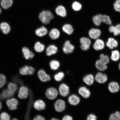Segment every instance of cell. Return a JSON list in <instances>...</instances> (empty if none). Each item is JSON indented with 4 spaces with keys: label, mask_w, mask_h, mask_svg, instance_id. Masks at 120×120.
Wrapping results in <instances>:
<instances>
[{
    "label": "cell",
    "mask_w": 120,
    "mask_h": 120,
    "mask_svg": "<svg viewBox=\"0 0 120 120\" xmlns=\"http://www.w3.org/2000/svg\"><path fill=\"white\" fill-rule=\"evenodd\" d=\"M54 16L51 12L49 10H43L40 13L39 18L41 22L45 24H48L53 19Z\"/></svg>",
    "instance_id": "obj_1"
},
{
    "label": "cell",
    "mask_w": 120,
    "mask_h": 120,
    "mask_svg": "<svg viewBox=\"0 0 120 120\" xmlns=\"http://www.w3.org/2000/svg\"><path fill=\"white\" fill-rule=\"evenodd\" d=\"M58 92L56 88L50 87L46 90L45 95L49 99L52 100L55 99L58 97Z\"/></svg>",
    "instance_id": "obj_2"
},
{
    "label": "cell",
    "mask_w": 120,
    "mask_h": 120,
    "mask_svg": "<svg viewBox=\"0 0 120 120\" xmlns=\"http://www.w3.org/2000/svg\"><path fill=\"white\" fill-rule=\"evenodd\" d=\"M54 106L55 110L58 112H62L65 110L66 103L63 100L58 99L55 101Z\"/></svg>",
    "instance_id": "obj_3"
},
{
    "label": "cell",
    "mask_w": 120,
    "mask_h": 120,
    "mask_svg": "<svg viewBox=\"0 0 120 120\" xmlns=\"http://www.w3.org/2000/svg\"><path fill=\"white\" fill-rule=\"evenodd\" d=\"M81 43L80 48L82 50L87 51L90 48L91 43L89 38L83 37L81 38L80 40Z\"/></svg>",
    "instance_id": "obj_4"
},
{
    "label": "cell",
    "mask_w": 120,
    "mask_h": 120,
    "mask_svg": "<svg viewBox=\"0 0 120 120\" xmlns=\"http://www.w3.org/2000/svg\"><path fill=\"white\" fill-rule=\"evenodd\" d=\"M35 69L30 66H25L19 70V73L22 75H32L35 72Z\"/></svg>",
    "instance_id": "obj_5"
},
{
    "label": "cell",
    "mask_w": 120,
    "mask_h": 120,
    "mask_svg": "<svg viewBox=\"0 0 120 120\" xmlns=\"http://www.w3.org/2000/svg\"><path fill=\"white\" fill-rule=\"evenodd\" d=\"M58 91L59 94L61 96L66 97L69 94L70 88L66 84L62 83L60 85Z\"/></svg>",
    "instance_id": "obj_6"
},
{
    "label": "cell",
    "mask_w": 120,
    "mask_h": 120,
    "mask_svg": "<svg viewBox=\"0 0 120 120\" xmlns=\"http://www.w3.org/2000/svg\"><path fill=\"white\" fill-rule=\"evenodd\" d=\"M6 104L10 110H14L17 109L19 102L16 98H11L7 100Z\"/></svg>",
    "instance_id": "obj_7"
},
{
    "label": "cell",
    "mask_w": 120,
    "mask_h": 120,
    "mask_svg": "<svg viewBox=\"0 0 120 120\" xmlns=\"http://www.w3.org/2000/svg\"><path fill=\"white\" fill-rule=\"evenodd\" d=\"M39 79L42 82H46L49 81L51 79L50 76L46 73L44 70H40L38 73Z\"/></svg>",
    "instance_id": "obj_8"
},
{
    "label": "cell",
    "mask_w": 120,
    "mask_h": 120,
    "mask_svg": "<svg viewBox=\"0 0 120 120\" xmlns=\"http://www.w3.org/2000/svg\"><path fill=\"white\" fill-rule=\"evenodd\" d=\"M74 46L71 44L69 40H67L64 43L63 48V50L64 53L66 54L70 53L74 50Z\"/></svg>",
    "instance_id": "obj_9"
},
{
    "label": "cell",
    "mask_w": 120,
    "mask_h": 120,
    "mask_svg": "<svg viewBox=\"0 0 120 120\" xmlns=\"http://www.w3.org/2000/svg\"><path fill=\"white\" fill-rule=\"evenodd\" d=\"M29 94V90L25 86H22L19 88L18 97L19 98L23 99L27 98Z\"/></svg>",
    "instance_id": "obj_10"
},
{
    "label": "cell",
    "mask_w": 120,
    "mask_h": 120,
    "mask_svg": "<svg viewBox=\"0 0 120 120\" xmlns=\"http://www.w3.org/2000/svg\"><path fill=\"white\" fill-rule=\"evenodd\" d=\"M14 94L8 88L4 89L0 94V99L2 100L8 99L12 97Z\"/></svg>",
    "instance_id": "obj_11"
},
{
    "label": "cell",
    "mask_w": 120,
    "mask_h": 120,
    "mask_svg": "<svg viewBox=\"0 0 120 120\" xmlns=\"http://www.w3.org/2000/svg\"><path fill=\"white\" fill-rule=\"evenodd\" d=\"M88 34L91 38L94 39H97L101 35V32L100 30L98 29L92 28L90 30Z\"/></svg>",
    "instance_id": "obj_12"
},
{
    "label": "cell",
    "mask_w": 120,
    "mask_h": 120,
    "mask_svg": "<svg viewBox=\"0 0 120 120\" xmlns=\"http://www.w3.org/2000/svg\"><path fill=\"white\" fill-rule=\"evenodd\" d=\"M34 108L38 111L44 110L46 107L45 103L44 101L41 100L36 101L34 103Z\"/></svg>",
    "instance_id": "obj_13"
},
{
    "label": "cell",
    "mask_w": 120,
    "mask_h": 120,
    "mask_svg": "<svg viewBox=\"0 0 120 120\" xmlns=\"http://www.w3.org/2000/svg\"><path fill=\"white\" fill-rule=\"evenodd\" d=\"M70 104L73 106H76L80 103V100L79 97L75 94L70 95L68 98Z\"/></svg>",
    "instance_id": "obj_14"
},
{
    "label": "cell",
    "mask_w": 120,
    "mask_h": 120,
    "mask_svg": "<svg viewBox=\"0 0 120 120\" xmlns=\"http://www.w3.org/2000/svg\"><path fill=\"white\" fill-rule=\"evenodd\" d=\"M79 94L84 98H88L90 95V92L89 90L85 86H82L79 88Z\"/></svg>",
    "instance_id": "obj_15"
},
{
    "label": "cell",
    "mask_w": 120,
    "mask_h": 120,
    "mask_svg": "<svg viewBox=\"0 0 120 120\" xmlns=\"http://www.w3.org/2000/svg\"><path fill=\"white\" fill-rule=\"evenodd\" d=\"M23 56L26 60H30L33 58L34 55L33 52L30 51L29 49L26 47H24L22 49Z\"/></svg>",
    "instance_id": "obj_16"
},
{
    "label": "cell",
    "mask_w": 120,
    "mask_h": 120,
    "mask_svg": "<svg viewBox=\"0 0 120 120\" xmlns=\"http://www.w3.org/2000/svg\"><path fill=\"white\" fill-rule=\"evenodd\" d=\"M58 50V48L54 45H50L48 46L46 51V55L47 56H50L55 54Z\"/></svg>",
    "instance_id": "obj_17"
},
{
    "label": "cell",
    "mask_w": 120,
    "mask_h": 120,
    "mask_svg": "<svg viewBox=\"0 0 120 120\" xmlns=\"http://www.w3.org/2000/svg\"><path fill=\"white\" fill-rule=\"evenodd\" d=\"M95 79L97 81L100 83H103L107 80V76L106 74L99 72L95 76Z\"/></svg>",
    "instance_id": "obj_18"
},
{
    "label": "cell",
    "mask_w": 120,
    "mask_h": 120,
    "mask_svg": "<svg viewBox=\"0 0 120 120\" xmlns=\"http://www.w3.org/2000/svg\"><path fill=\"white\" fill-rule=\"evenodd\" d=\"M105 46V43L102 40L97 39L94 43L93 48L95 50L98 51L104 49Z\"/></svg>",
    "instance_id": "obj_19"
},
{
    "label": "cell",
    "mask_w": 120,
    "mask_h": 120,
    "mask_svg": "<svg viewBox=\"0 0 120 120\" xmlns=\"http://www.w3.org/2000/svg\"><path fill=\"white\" fill-rule=\"evenodd\" d=\"M106 45L109 49H112L114 48L117 47L118 43V41L114 39L110 38L108 39L106 43Z\"/></svg>",
    "instance_id": "obj_20"
},
{
    "label": "cell",
    "mask_w": 120,
    "mask_h": 120,
    "mask_svg": "<svg viewBox=\"0 0 120 120\" xmlns=\"http://www.w3.org/2000/svg\"><path fill=\"white\" fill-rule=\"evenodd\" d=\"M109 89L111 92L113 93H116L119 90L120 86L117 82H112L109 84Z\"/></svg>",
    "instance_id": "obj_21"
},
{
    "label": "cell",
    "mask_w": 120,
    "mask_h": 120,
    "mask_svg": "<svg viewBox=\"0 0 120 120\" xmlns=\"http://www.w3.org/2000/svg\"><path fill=\"white\" fill-rule=\"evenodd\" d=\"M55 11L57 14L61 17H64L66 16V10L65 8L62 6H58L56 8Z\"/></svg>",
    "instance_id": "obj_22"
},
{
    "label": "cell",
    "mask_w": 120,
    "mask_h": 120,
    "mask_svg": "<svg viewBox=\"0 0 120 120\" xmlns=\"http://www.w3.org/2000/svg\"><path fill=\"white\" fill-rule=\"evenodd\" d=\"M109 30L111 33H113L114 35L117 36L120 34V24H118L116 26H111L109 28Z\"/></svg>",
    "instance_id": "obj_23"
},
{
    "label": "cell",
    "mask_w": 120,
    "mask_h": 120,
    "mask_svg": "<svg viewBox=\"0 0 120 120\" xmlns=\"http://www.w3.org/2000/svg\"><path fill=\"white\" fill-rule=\"evenodd\" d=\"M60 35V33L59 30L56 28L52 29L49 33V36L52 40L57 39L59 38Z\"/></svg>",
    "instance_id": "obj_24"
},
{
    "label": "cell",
    "mask_w": 120,
    "mask_h": 120,
    "mask_svg": "<svg viewBox=\"0 0 120 120\" xmlns=\"http://www.w3.org/2000/svg\"><path fill=\"white\" fill-rule=\"evenodd\" d=\"M48 33L47 30L44 26L38 28L35 31L36 35L39 37H42L46 35Z\"/></svg>",
    "instance_id": "obj_25"
},
{
    "label": "cell",
    "mask_w": 120,
    "mask_h": 120,
    "mask_svg": "<svg viewBox=\"0 0 120 120\" xmlns=\"http://www.w3.org/2000/svg\"><path fill=\"white\" fill-rule=\"evenodd\" d=\"M0 29L3 33L5 34L9 33L10 31L9 25L6 22H2L0 25Z\"/></svg>",
    "instance_id": "obj_26"
},
{
    "label": "cell",
    "mask_w": 120,
    "mask_h": 120,
    "mask_svg": "<svg viewBox=\"0 0 120 120\" xmlns=\"http://www.w3.org/2000/svg\"><path fill=\"white\" fill-rule=\"evenodd\" d=\"M83 81L87 85H92L94 83V76L91 74L87 75L83 78Z\"/></svg>",
    "instance_id": "obj_27"
},
{
    "label": "cell",
    "mask_w": 120,
    "mask_h": 120,
    "mask_svg": "<svg viewBox=\"0 0 120 120\" xmlns=\"http://www.w3.org/2000/svg\"><path fill=\"white\" fill-rule=\"evenodd\" d=\"M13 3V0H1L0 4L3 8L7 9L11 6Z\"/></svg>",
    "instance_id": "obj_28"
},
{
    "label": "cell",
    "mask_w": 120,
    "mask_h": 120,
    "mask_svg": "<svg viewBox=\"0 0 120 120\" xmlns=\"http://www.w3.org/2000/svg\"><path fill=\"white\" fill-rule=\"evenodd\" d=\"M95 66L97 69L103 71L107 68L106 64L101 62L99 60H97L96 62Z\"/></svg>",
    "instance_id": "obj_29"
},
{
    "label": "cell",
    "mask_w": 120,
    "mask_h": 120,
    "mask_svg": "<svg viewBox=\"0 0 120 120\" xmlns=\"http://www.w3.org/2000/svg\"><path fill=\"white\" fill-rule=\"evenodd\" d=\"M62 30L64 32L68 35H71L73 32V27L69 24H66L64 25L62 27Z\"/></svg>",
    "instance_id": "obj_30"
},
{
    "label": "cell",
    "mask_w": 120,
    "mask_h": 120,
    "mask_svg": "<svg viewBox=\"0 0 120 120\" xmlns=\"http://www.w3.org/2000/svg\"><path fill=\"white\" fill-rule=\"evenodd\" d=\"M102 15L98 14L95 15L93 18L92 20L94 24L97 26H99L102 22Z\"/></svg>",
    "instance_id": "obj_31"
},
{
    "label": "cell",
    "mask_w": 120,
    "mask_h": 120,
    "mask_svg": "<svg viewBox=\"0 0 120 120\" xmlns=\"http://www.w3.org/2000/svg\"><path fill=\"white\" fill-rule=\"evenodd\" d=\"M34 48L36 52H40L44 51L45 48L44 45L40 42H37L34 45Z\"/></svg>",
    "instance_id": "obj_32"
},
{
    "label": "cell",
    "mask_w": 120,
    "mask_h": 120,
    "mask_svg": "<svg viewBox=\"0 0 120 120\" xmlns=\"http://www.w3.org/2000/svg\"><path fill=\"white\" fill-rule=\"evenodd\" d=\"M49 65L52 70H57L59 68L60 64L58 61L53 60L50 61L49 63Z\"/></svg>",
    "instance_id": "obj_33"
},
{
    "label": "cell",
    "mask_w": 120,
    "mask_h": 120,
    "mask_svg": "<svg viewBox=\"0 0 120 120\" xmlns=\"http://www.w3.org/2000/svg\"><path fill=\"white\" fill-rule=\"evenodd\" d=\"M120 57V53L118 50L112 51L111 58L112 61H116L118 60Z\"/></svg>",
    "instance_id": "obj_34"
},
{
    "label": "cell",
    "mask_w": 120,
    "mask_h": 120,
    "mask_svg": "<svg viewBox=\"0 0 120 120\" xmlns=\"http://www.w3.org/2000/svg\"><path fill=\"white\" fill-rule=\"evenodd\" d=\"M7 88L12 92L15 94L17 90L18 86L16 83L10 82L7 85Z\"/></svg>",
    "instance_id": "obj_35"
},
{
    "label": "cell",
    "mask_w": 120,
    "mask_h": 120,
    "mask_svg": "<svg viewBox=\"0 0 120 120\" xmlns=\"http://www.w3.org/2000/svg\"><path fill=\"white\" fill-rule=\"evenodd\" d=\"M102 22L108 25H111L112 24L110 17L106 15H102Z\"/></svg>",
    "instance_id": "obj_36"
},
{
    "label": "cell",
    "mask_w": 120,
    "mask_h": 120,
    "mask_svg": "<svg viewBox=\"0 0 120 120\" xmlns=\"http://www.w3.org/2000/svg\"><path fill=\"white\" fill-rule=\"evenodd\" d=\"M64 74L62 72H60L55 74L54 76V79L57 82H60L64 78Z\"/></svg>",
    "instance_id": "obj_37"
},
{
    "label": "cell",
    "mask_w": 120,
    "mask_h": 120,
    "mask_svg": "<svg viewBox=\"0 0 120 120\" xmlns=\"http://www.w3.org/2000/svg\"><path fill=\"white\" fill-rule=\"evenodd\" d=\"M99 60L106 64H107L109 62V56L103 54H102L100 55Z\"/></svg>",
    "instance_id": "obj_38"
},
{
    "label": "cell",
    "mask_w": 120,
    "mask_h": 120,
    "mask_svg": "<svg viewBox=\"0 0 120 120\" xmlns=\"http://www.w3.org/2000/svg\"><path fill=\"white\" fill-rule=\"evenodd\" d=\"M72 7L73 9L76 11H79L81 9L82 7L81 4L77 1L73 2Z\"/></svg>",
    "instance_id": "obj_39"
},
{
    "label": "cell",
    "mask_w": 120,
    "mask_h": 120,
    "mask_svg": "<svg viewBox=\"0 0 120 120\" xmlns=\"http://www.w3.org/2000/svg\"><path fill=\"white\" fill-rule=\"evenodd\" d=\"M109 120H120V113L119 112H116L110 115Z\"/></svg>",
    "instance_id": "obj_40"
},
{
    "label": "cell",
    "mask_w": 120,
    "mask_h": 120,
    "mask_svg": "<svg viewBox=\"0 0 120 120\" xmlns=\"http://www.w3.org/2000/svg\"><path fill=\"white\" fill-rule=\"evenodd\" d=\"M6 82V79L5 76L2 74H0V88L4 86Z\"/></svg>",
    "instance_id": "obj_41"
},
{
    "label": "cell",
    "mask_w": 120,
    "mask_h": 120,
    "mask_svg": "<svg viewBox=\"0 0 120 120\" xmlns=\"http://www.w3.org/2000/svg\"><path fill=\"white\" fill-rule=\"evenodd\" d=\"M113 7L115 11L120 12V0H116L113 4Z\"/></svg>",
    "instance_id": "obj_42"
},
{
    "label": "cell",
    "mask_w": 120,
    "mask_h": 120,
    "mask_svg": "<svg viewBox=\"0 0 120 120\" xmlns=\"http://www.w3.org/2000/svg\"><path fill=\"white\" fill-rule=\"evenodd\" d=\"M0 120H10V117L8 114L6 112H2L0 115Z\"/></svg>",
    "instance_id": "obj_43"
},
{
    "label": "cell",
    "mask_w": 120,
    "mask_h": 120,
    "mask_svg": "<svg viewBox=\"0 0 120 120\" xmlns=\"http://www.w3.org/2000/svg\"><path fill=\"white\" fill-rule=\"evenodd\" d=\"M87 120H97V117L95 115L90 114L87 117Z\"/></svg>",
    "instance_id": "obj_44"
},
{
    "label": "cell",
    "mask_w": 120,
    "mask_h": 120,
    "mask_svg": "<svg viewBox=\"0 0 120 120\" xmlns=\"http://www.w3.org/2000/svg\"><path fill=\"white\" fill-rule=\"evenodd\" d=\"M33 120H46L43 116L41 115H38L35 116Z\"/></svg>",
    "instance_id": "obj_45"
},
{
    "label": "cell",
    "mask_w": 120,
    "mask_h": 120,
    "mask_svg": "<svg viewBox=\"0 0 120 120\" xmlns=\"http://www.w3.org/2000/svg\"><path fill=\"white\" fill-rule=\"evenodd\" d=\"M62 120H73V118L70 115H66L63 118Z\"/></svg>",
    "instance_id": "obj_46"
},
{
    "label": "cell",
    "mask_w": 120,
    "mask_h": 120,
    "mask_svg": "<svg viewBox=\"0 0 120 120\" xmlns=\"http://www.w3.org/2000/svg\"><path fill=\"white\" fill-rule=\"evenodd\" d=\"M50 120H59V119L55 118H52Z\"/></svg>",
    "instance_id": "obj_47"
},
{
    "label": "cell",
    "mask_w": 120,
    "mask_h": 120,
    "mask_svg": "<svg viewBox=\"0 0 120 120\" xmlns=\"http://www.w3.org/2000/svg\"><path fill=\"white\" fill-rule=\"evenodd\" d=\"M1 108H2V104H1V102L0 101V110H1Z\"/></svg>",
    "instance_id": "obj_48"
},
{
    "label": "cell",
    "mask_w": 120,
    "mask_h": 120,
    "mask_svg": "<svg viewBox=\"0 0 120 120\" xmlns=\"http://www.w3.org/2000/svg\"><path fill=\"white\" fill-rule=\"evenodd\" d=\"M12 120H18L17 119H16V118H13V119Z\"/></svg>",
    "instance_id": "obj_49"
},
{
    "label": "cell",
    "mask_w": 120,
    "mask_h": 120,
    "mask_svg": "<svg viewBox=\"0 0 120 120\" xmlns=\"http://www.w3.org/2000/svg\"><path fill=\"white\" fill-rule=\"evenodd\" d=\"M119 69L120 70V64H119Z\"/></svg>",
    "instance_id": "obj_50"
},
{
    "label": "cell",
    "mask_w": 120,
    "mask_h": 120,
    "mask_svg": "<svg viewBox=\"0 0 120 120\" xmlns=\"http://www.w3.org/2000/svg\"><path fill=\"white\" fill-rule=\"evenodd\" d=\"M1 9L0 8V14H1Z\"/></svg>",
    "instance_id": "obj_51"
}]
</instances>
